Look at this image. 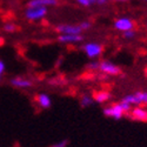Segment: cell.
<instances>
[{
  "label": "cell",
  "mask_w": 147,
  "mask_h": 147,
  "mask_svg": "<svg viewBox=\"0 0 147 147\" xmlns=\"http://www.w3.org/2000/svg\"><path fill=\"white\" fill-rule=\"evenodd\" d=\"M102 113L107 118H112L114 120H120L125 115V111H124V108H122L120 101L117 102V104H113V105H109V106L105 107L102 109Z\"/></svg>",
  "instance_id": "obj_4"
},
{
  "label": "cell",
  "mask_w": 147,
  "mask_h": 147,
  "mask_svg": "<svg viewBox=\"0 0 147 147\" xmlns=\"http://www.w3.org/2000/svg\"><path fill=\"white\" fill-rule=\"evenodd\" d=\"M99 71L101 73H104V74H106V76H118V74H120V72H121L120 67L117 66L115 64H113L112 61H109V60L100 61Z\"/></svg>",
  "instance_id": "obj_5"
},
{
  "label": "cell",
  "mask_w": 147,
  "mask_h": 147,
  "mask_svg": "<svg viewBox=\"0 0 147 147\" xmlns=\"http://www.w3.org/2000/svg\"><path fill=\"white\" fill-rule=\"evenodd\" d=\"M55 31L59 34H81L82 30L79 25H69V24H60L55 26Z\"/></svg>",
  "instance_id": "obj_7"
},
{
  "label": "cell",
  "mask_w": 147,
  "mask_h": 147,
  "mask_svg": "<svg viewBox=\"0 0 147 147\" xmlns=\"http://www.w3.org/2000/svg\"><path fill=\"white\" fill-rule=\"evenodd\" d=\"M108 0H95V5H99V6H102V5H106Z\"/></svg>",
  "instance_id": "obj_22"
},
{
  "label": "cell",
  "mask_w": 147,
  "mask_h": 147,
  "mask_svg": "<svg viewBox=\"0 0 147 147\" xmlns=\"http://www.w3.org/2000/svg\"><path fill=\"white\" fill-rule=\"evenodd\" d=\"M77 4L82 6V7H91L95 5V0H76Z\"/></svg>",
  "instance_id": "obj_16"
},
{
  "label": "cell",
  "mask_w": 147,
  "mask_h": 147,
  "mask_svg": "<svg viewBox=\"0 0 147 147\" xmlns=\"http://www.w3.org/2000/svg\"><path fill=\"white\" fill-rule=\"evenodd\" d=\"M5 69H6V65L3 60H0V80H1L4 73H5Z\"/></svg>",
  "instance_id": "obj_21"
},
{
  "label": "cell",
  "mask_w": 147,
  "mask_h": 147,
  "mask_svg": "<svg viewBox=\"0 0 147 147\" xmlns=\"http://www.w3.org/2000/svg\"><path fill=\"white\" fill-rule=\"evenodd\" d=\"M133 27H134V22L128 17H121L114 21V28L120 32H126V31L133 30Z\"/></svg>",
  "instance_id": "obj_6"
},
{
  "label": "cell",
  "mask_w": 147,
  "mask_h": 147,
  "mask_svg": "<svg viewBox=\"0 0 147 147\" xmlns=\"http://www.w3.org/2000/svg\"><path fill=\"white\" fill-rule=\"evenodd\" d=\"M124 34V39H126V40H132V39H134L136 38V35H137V33L134 32L133 30H129V31H126V32H122Z\"/></svg>",
  "instance_id": "obj_18"
},
{
  "label": "cell",
  "mask_w": 147,
  "mask_h": 147,
  "mask_svg": "<svg viewBox=\"0 0 147 147\" xmlns=\"http://www.w3.org/2000/svg\"><path fill=\"white\" fill-rule=\"evenodd\" d=\"M58 0H30L27 7H34V6H40V7H51L57 6Z\"/></svg>",
  "instance_id": "obj_12"
},
{
  "label": "cell",
  "mask_w": 147,
  "mask_h": 147,
  "mask_svg": "<svg viewBox=\"0 0 147 147\" xmlns=\"http://www.w3.org/2000/svg\"><path fill=\"white\" fill-rule=\"evenodd\" d=\"M79 25V27L82 30V32L84 31H88L91 27H92V22L91 21H81L80 24H78Z\"/></svg>",
  "instance_id": "obj_19"
},
{
  "label": "cell",
  "mask_w": 147,
  "mask_h": 147,
  "mask_svg": "<svg viewBox=\"0 0 147 147\" xmlns=\"http://www.w3.org/2000/svg\"><path fill=\"white\" fill-rule=\"evenodd\" d=\"M3 30L5 32H7V33H14L18 30V26L13 22H6V24H4Z\"/></svg>",
  "instance_id": "obj_15"
},
{
  "label": "cell",
  "mask_w": 147,
  "mask_h": 147,
  "mask_svg": "<svg viewBox=\"0 0 147 147\" xmlns=\"http://www.w3.org/2000/svg\"><path fill=\"white\" fill-rule=\"evenodd\" d=\"M93 98H94V101H96L98 104H104V102H106V101H108L109 99H111V94H109L108 92L101 91V92L95 93V95Z\"/></svg>",
  "instance_id": "obj_13"
},
{
  "label": "cell",
  "mask_w": 147,
  "mask_h": 147,
  "mask_svg": "<svg viewBox=\"0 0 147 147\" xmlns=\"http://www.w3.org/2000/svg\"><path fill=\"white\" fill-rule=\"evenodd\" d=\"M129 113V118L133 120H137V121H147V109L144 107H134L132 108Z\"/></svg>",
  "instance_id": "obj_10"
},
{
  "label": "cell",
  "mask_w": 147,
  "mask_h": 147,
  "mask_svg": "<svg viewBox=\"0 0 147 147\" xmlns=\"http://www.w3.org/2000/svg\"><path fill=\"white\" fill-rule=\"evenodd\" d=\"M11 85L16 88H21V90H27L33 86V82L27 79V78H22V77H14L11 79Z\"/></svg>",
  "instance_id": "obj_9"
},
{
  "label": "cell",
  "mask_w": 147,
  "mask_h": 147,
  "mask_svg": "<svg viewBox=\"0 0 147 147\" xmlns=\"http://www.w3.org/2000/svg\"><path fill=\"white\" fill-rule=\"evenodd\" d=\"M67 145H68V140L64 139V140H60V141L53 144L51 147H67Z\"/></svg>",
  "instance_id": "obj_20"
},
{
  "label": "cell",
  "mask_w": 147,
  "mask_h": 147,
  "mask_svg": "<svg viewBox=\"0 0 147 147\" xmlns=\"http://www.w3.org/2000/svg\"><path fill=\"white\" fill-rule=\"evenodd\" d=\"M121 101H125L129 104L131 106H141L147 104V92L145 91H138L136 93L127 94L121 98Z\"/></svg>",
  "instance_id": "obj_1"
},
{
  "label": "cell",
  "mask_w": 147,
  "mask_h": 147,
  "mask_svg": "<svg viewBox=\"0 0 147 147\" xmlns=\"http://www.w3.org/2000/svg\"><path fill=\"white\" fill-rule=\"evenodd\" d=\"M82 40V34H59L58 36V41L61 44H79Z\"/></svg>",
  "instance_id": "obj_8"
},
{
  "label": "cell",
  "mask_w": 147,
  "mask_h": 147,
  "mask_svg": "<svg viewBox=\"0 0 147 147\" xmlns=\"http://www.w3.org/2000/svg\"><path fill=\"white\" fill-rule=\"evenodd\" d=\"M36 102H38V105L44 109H47V108H50L52 106L51 96L48 94H46V93H40V94L36 95Z\"/></svg>",
  "instance_id": "obj_11"
},
{
  "label": "cell",
  "mask_w": 147,
  "mask_h": 147,
  "mask_svg": "<svg viewBox=\"0 0 147 147\" xmlns=\"http://www.w3.org/2000/svg\"><path fill=\"white\" fill-rule=\"evenodd\" d=\"M99 65H100V61L92 60L90 64H87V69H91V71H99Z\"/></svg>",
  "instance_id": "obj_17"
},
{
  "label": "cell",
  "mask_w": 147,
  "mask_h": 147,
  "mask_svg": "<svg viewBox=\"0 0 147 147\" xmlns=\"http://www.w3.org/2000/svg\"><path fill=\"white\" fill-rule=\"evenodd\" d=\"M117 1H127V0H117Z\"/></svg>",
  "instance_id": "obj_23"
},
{
  "label": "cell",
  "mask_w": 147,
  "mask_h": 147,
  "mask_svg": "<svg viewBox=\"0 0 147 147\" xmlns=\"http://www.w3.org/2000/svg\"><path fill=\"white\" fill-rule=\"evenodd\" d=\"M142 1H145V3H147V0H142Z\"/></svg>",
  "instance_id": "obj_24"
},
{
  "label": "cell",
  "mask_w": 147,
  "mask_h": 147,
  "mask_svg": "<svg viewBox=\"0 0 147 147\" xmlns=\"http://www.w3.org/2000/svg\"><path fill=\"white\" fill-rule=\"evenodd\" d=\"M94 102V98L90 94H82L80 98V105L81 107H90Z\"/></svg>",
  "instance_id": "obj_14"
},
{
  "label": "cell",
  "mask_w": 147,
  "mask_h": 147,
  "mask_svg": "<svg viewBox=\"0 0 147 147\" xmlns=\"http://www.w3.org/2000/svg\"><path fill=\"white\" fill-rule=\"evenodd\" d=\"M82 50L84 52L86 53V55L90 59H96L99 58L104 51V46L99 42H95V41H91V42H86L82 45Z\"/></svg>",
  "instance_id": "obj_3"
},
{
  "label": "cell",
  "mask_w": 147,
  "mask_h": 147,
  "mask_svg": "<svg viewBox=\"0 0 147 147\" xmlns=\"http://www.w3.org/2000/svg\"><path fill=\"white\" fill-rule=\"evenodd\" d=\"M48 13V7H40V6H34V7H27L25 12V18L30 21H38L44 19Z\"/></svg>",
  "instance_id": "obj_2"
}]
</instances>
